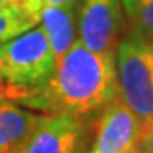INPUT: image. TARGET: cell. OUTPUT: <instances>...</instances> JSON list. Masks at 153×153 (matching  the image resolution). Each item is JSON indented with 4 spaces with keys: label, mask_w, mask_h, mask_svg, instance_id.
Masks as SVG:
<instances>
[{
    "label": "cell",
    "mask_w": 153,
    "mask_h": 153,
    "mask_svg": "<svg viewBox=\"0 0 153 153\" xmlns=\"http://www.w3.org/2000/svg\"><path fill=\"white\" fill-rule=\"evenodd\" d=\"M127 31L153 38V0H122Z\"/></svg>",
    "instance_id": "30bf717a"
},
{
    "label": "cell",
    "mask_w": 153,
    "mask_h": 153,
    "mask_svg": "<svg viewBox=\"0 0 153 153\" xmlns=\"http://www.w3.org/2000/svg\"><path fill=\"white\" fill-rule=\"evenodd\" d=\"M0 76H2V58H0Z\"/></svg>",
    "instance_id": "5bb4252c"
},
{
    "label": "cell",
    "mask_w": 153,
    "mask_h": 153,
    "mask_svg": "<svg viewBox=\"0 0 153 153\" xmlns=\"http://www.w3.org/2000/svg\"><path fill=\"white\" fill-rule=\"evenodd\" d=\"M39 114L0 97V153L25 150Z\"/></svg>",
    "instance_id": "52a82bcc"
},
{
    "label": "cell",
    "mask_w": 153,
    "mask_h": 153,
    "mask_svg": "<svg viewBox=\"0 0 153 153\" xmlns=\"http://www.w3.org/2000/svg\"><path fill=\"white\" fill-rule=\"evenodd\" d=\"M42 2L52 6H59V8H69V10H76V6H78V0H42Z\"/></svg>",
    "instance_id": "7c38bea8"
},
{
    "label": "cell",
    "mask_w": 153,
    "mask_h": 153,
    "mask_svg": "<svg viewBox=\"0 0 153 153\" xmlns=\"http://www.w3.org/2000/svg\"><path fill=\"white\" fill-rule=\"evenodd\" d=\"M11 153H24V150L22 152H11Z\"/></svg>",
    "instance_id": "9a60e30c"
},
{
    "label": "cell",
    "mask_w": 153,
    "mask_h": 153,
    "mask_svg": "<svg viewBox=\"0 0 153 153\" xmlns=\"http://www.w3.org/2000/svg\"><path fill=\"white\" fill-rule=\"evenodd\" d=\"M127 31L122 0H78L76 36L97 53H116Z\"/></svg>",
    "instance_id": "277c9868"
},
{
    "label": "cell",
    "mask_w": 153,
    "mask_h": 153,
    "mask_svg": "<svg viewBox=\"0 0 153 153\" xmlns=\"http://www.w3.org/2000/svg\"><path fill=\"white\" fill-rule=\"evenodd\" d=\"M116 95V53L92 52L76 39L56 61L53 75L36 92L30 108L89 122Z\"/></svg>",
    "instance_id": "6da1fadb"
},
{
    "label": "cell",
    "mask_w": 153,
    "mask_h": 153,
    "mask_svg": "<svg viewBox=\"0 0 153 153\" xmlns=\"http://www.w3.org/2000/svg\"><path fill=\"white\" fill-rule=\"evenodd\" d=\"M0 97L30 108L36 92L47 85L56 66L41 25L0 44Z\"/></svg>",
    "instance_id": "7a4b0ae2"
},
{
    "label": "cell",
    "mask_w": 153,
    "mask_h": 153,
    "mask_svg": "<svg viewBox=\"0 0 153 153\" xmlns=\"http://www.w3.org/2000/svg\"><path fill=\"white\" fill-rule=\"evenodd\" d=\"M39 25L44 30L55 59H61L76 42V10L42 3Z\"/></svg>",
    "instance_id": "ba28073f"
},
{
    "label": "cell",
    "mask_w": 153,
    "mask_h": 153,
    "mask_svg": "<svg viewBox=\"0 0 153 153\" xmlns=\"http://www.w3.org/2000/svg\"><path fill=\"white\" fill-rule=\"evenodd\" d=\"M22 3V0H0V14L3 11H8L11 8H16Z\"/></svg>",
    "instance_id": "4fadbf2b"
},
{
    "label": "cell",
    "mask_w": 153,
    "mask_h": 153,
    "mask_svg": "<svg viewBox=\"0 0 153 153\" xmlns=\"http://www.w3.org/2000/svg\"><path fill=\"white\" fill-rule=\"evenodd\" d=\"M94 137L88 153H136L142 122L125 103L114 97L92 119Z\"/></svg>",
    "instance_id": "5b68a950"
},
{
    "label": "cell",
    "mask_w": 153,
    "mask_h": 153,
    "mask_svg": "<svg viewBox=\"0 0 153 153\" xmlns=\"http://www.w3.org/2000/svg\"><path fill=\"white\" fill-rule=\"evenodd\" d=\"M136 153H137V152H136Z\"/></svg>",
    "instance_id": "2e32d148"
},
{
    "label": "cell",
    "mask_w": 153,
    "mask_h": 153,
    "mask_svg": "<svg viewBox=\"0 0 153 153\" xmlns=\"http://www.w3.org/2000/svg\"><path fill=\"white\" fill-rule=\"evenodd\" d=\"M137 153H153V120L142 125V134L139 141Z\"/></svg>",
    "instance_id": "8fae6325"
},
{
    "label": "cell",
    "mask_w": 153,
    "mask_h": 153,
    "mask_svg": "<svg viewBox=\"0 0 153 153\" xmlns=\"http://www.w3.org/2000/svg\"><path fill=\"white\" fill-rule=\"evenodd\" d=\"M41 6L42 0H22L16 8L3 11L0 14V44L36 28L39 25Z\"/></svg>",
    "instance_id": "9c48e42d"
},
{
    "label": "cell",
    "mask_w": 153,
    "mask_h": 153,
    "mask_svg": "<svg viewBox=\"0 0 153 153\" xmlns=\"http://www.w3.org/2000/svg\"><path fill=\"white\" fill-rule=\"evenodd\" d=\"M91 125L66 114H42L24 153H86Z\"/></svg>",
    "instance_id": "8992f818"
},
{
    "label": "cell",
    "mask_w": 153,
    "mask_h": 153,
    "mask_svg": "<svg viewBox=\"0 0 153 153\" xmlns=\"http://www.w3.org/2000/svg\"><path fill=\"white\" fill-rule=\"evenodd\" d=\"M117 97L139 117L153 120V38L125 33L116 50Z\"/></svg>",
    "instance_id": "3957f363"
}]
</instances>
